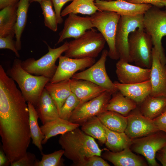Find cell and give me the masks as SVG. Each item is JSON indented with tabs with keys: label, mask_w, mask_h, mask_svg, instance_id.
<instances>
[{
	"label": "cell",
	"mask_w": 166,
	"mask_h": 166,
	"mask_svg": "<svg viewBox=\"0 0 166 166\" xmlns=\"http://www.w3.org/2000/svg\"><path fill=\"white\" fill-rule=\"evenodd\" d=\"M97 117L103 124L110 130L123 132L126 129L127 116L115 112L106 111Z\"/></svg>",
	"instance_id": "29"
},
{
	"label": "cell",
	"mask_w": 166,
	"mask_h": 166,
	"mask_svg": "<svg viewBox=\"0 0 166 166\" xmlns=\"http://www.w3.org/2000/svg\"><path fill=\"white\" fill-rule=\"evenodd\" d=\"M19 0H0V9L2 10L10 4Z\"/></svg>",
	"instance_id": "45"
},
{
	"label": "cell",
	"mask_w": 166,
	"mask_h": 166,
	"mask_svg": "<svg viewBox=\"0 0 166 166\" xmlns=\"http://www.w3.org/2000/svg\"><path fill=\"white\" fill-rule=\"evenodd\" d=\"M40 4L44 16L45 26L52 31H57L58 23L56 14L53 9L51 0H44Z\"/></svg>",
	"instance_id": "34"
},
{
	"label": "cell",
	"mask_w": 166,
	"mask_h": 166,
	"mask_svg": "<svg viewBox=\"0 0 166 166\" xmlns=\"http://www.w3.org/2000/svg\"><path fill=\"white\" fill-rule=\"evenodd\" d=\"M80 125L78 124L60 117L47 122L40 127L45 136L42 144H45L48 140L52 137L73 130L79 127Z\"/></svg>",
	"instance_id": "24"
},
{
	"label": "cell",
	"mask_w": 166,
	"mask_h": 166,
	"mask_svg": "<svg viewBox=\"0 0 166 166\" xmlns=\"http://www.w3.org/2000/svg\"><path fill=\"white\" fill-rule=\"evenodd\" d=\"M81 130L86 134L105 144L106 134L104 126L97 116L90 118L82 124Z\"/></svg>",
	"instance_id": "33"
},
{
	"label": "cell",
	"mask_w": 166,
	"mask_h": 166,
	"mask_svg": "<svg viewBox=\"0 0 166 166\" xmlns=\"http://www.w3.org/2000/svg\"><path fill=\"white\" fill-rule=\"evenodd\" d=\"M63 149L57 150L49 154H45L42 152L41 160H37L34 166H59L62 165L61 157L64 155Z\"/></svg>",
	"instance_id": "35"
},
{
	"label": "cell",
	"mask_w": 166,
	"mask_h": 166,
	"mask_svg": "<svg viewBox=\"0 0 166 166\" xmlns=\"http://www.w3.org/2000/svg\"><path fill=\"white\" fill-rule=\"evenodd\" d=\"M166 145V133L161 131L143 137L132 139L131 150L141 154L149 165L159 166L156 160L157 152Z\"/></svg>",
	"instance_id": "10"
},
{
	"label": "cell",
	"mask_w": 166,
	"mask_h": 166,
	"mask_svg": "<svg viewBox=\"0 0 166 166\" xmlns=\"http://www.w3.org/2000/svg\"><path fill=\"white\" fill-rule=\"evenodd\" d=\"M29 113V124L32 143L42 152V142L45 136L38 123V117L35 106L30 102H27Z\"/></svg>",
	"instance_id": "31"
},
{
	"label": "cell",
	"mask_w": 166,
	"mask_h": 166,
	"mask_svg": "<svg viewBox=\"0 0 166 166\" xmlns=\"http://www.w3.org/2000/svg\"><path fill=\"white\" fill-rule=\"evenodd\" d=\"M19 0L1 10L0 11V37L11 36L14 37L15 36L17 10Z\"/></svg>",
	"instance_id": "23"
},
{
	"label": "cell",
	"mask_w": 166,
	"mask_h": 166,
	"mask_svg": "<svg viewBox=\"0 0 166 166\" xmlns=\"http://www.w3.org/2000/svg\"><path fill=\"white\" fill-rule=\"evenodd\" d=\"M113 93L106 91L89 101L80 102L72 113L69 121L81 125L90 118L107 111V104Z\"/></svg>",
	"instance_id": "12"
},
{
	"label": "cell",
	"mask_w": 166,
	"mask_h": 166,
	"mask_svg": "<svg viewBox=\"0 0 166 166\" xmlns=\"http://www.w3.org/2000/svg\"><path fill=\"white\" fill-rule=\"evenodd\" d=\"M152 63L150 80V95L155 97H166V65L162 64L154 48L152 49Z\"/></svg>",
	"instance_id": "18"
},
{
	"label": "cell",
	"mask_w": 166,
	"mask_h": 166,
	"mask_svg": "<svg viewBox=\"0 0 166 166\" xmlns=\"http://www.w3.org/2000/svg\"><path fill=\"white\" fill-rule=\"evenodd\" d=\"M110 165L100 156L94 155L88 158L82 166H109Z\"/></svg>",
	"instance_id": "39"
},
{
	"label": "cell",
	"mask_w": 166,
	"mask_h": 166,
	"mask_svg": "<svg viewBox=\"0 0 166 166\" xmlns=\"http://www.w3.org/2000/svg\"><path fill=\"white\" fill-rule=\"evenodd\" d=\"M118 90L139 105L151 92L152 87L150 79L134 84H124L117 81L113 82Z\"/></svg>",
	"instance_id": "20"
},
{
	"label": "cell",
	"mask_w": 166,
	"mask_h": 166,
	"mask_svg": "<svg viewBox=\"0 0 166 166\" xmlns=\"http://www.w3.org/2000/svg\"><path fill=\"white\" fill-rule=\"evenodd\" d=\"M64 155L75 166H82L89 157L101 156L102 150L94 138L77 127L61 134L58 140Z\"/></svg>",
	"instance_id": "2"
},
{
	"label": "cell",
	"mask_w": 166,
	"mask_h": 166,
	"mask_svg": "<svg viewBox=\"0 0 166 166\" xmlns=\"http://www.w3.org/2000/svg\"><path fill=\"white\" fill-rule=\"evenodd\" d=\"M138 107V105L131 99L124 96L118 91L113 93L107 104L106 109L127 116Z\"/></svg>",
	"instance_id": "27"
},
{
	"label": "cell",
	"mask_w": 166,
	"mask_h": 166,
	"mask_svg": "<svg viewBox=\"0 0 166 166\" xmlns=\"http://www.w3.org/2000/svg\"><path fill=\"white\" fill-rule=\"evenodd\" d=\"M156 158L163 166H166V145L157 152Z\"/></svg>",
	"instance_id": "43"
},
{
	"label": "cell",
	"mask_w": 166,
	"mask_h": 166,
	"mask_svg": "<svg viewBox=\"0 0 166 166\" xmlns=\"http://www.w3.org/2000/svg\"><path fill=\"white\" fill-rule=\"evenodd\" d=\"M102 156L115 166L147 165L144 160L133 153L130 147L117 152L108 151L103 154Z\"/></svg>",
	"instance_id": "21"
},
{
	"label": "cell",
	"mask_w": 166,
	"mask_h": 166,
	"mask_svg": "<svg viewBox=\"0 0 166 166\" xmlns=\"http://www.w3.org/2000/svg\"><path fill=\"white\" fill-rule=\"evenodd\" d=\"M128 2L135 4H150L159 8L165 7L166 0H128Z\"/></svg>",
	"instance_id": "41"
},
{
	"label": "cell",
	"mask_w": 166,
	"mask_h": 166,
	"mask_svg": "<svg viewBox=\"0 0 166 166\" xmlns=\"http://www.w3.org/2000/svg\"><path fill=\"white\" fill-rule=\"evenodd\" d=\"M105 1H114L115 0H103Z\"/></svg>",
	"instance_id": "47"
},
{
	"label": "cell",
	"mask_w": 166,
	"mask_h": 166,
	"mask_svg": "<svg viewBox=\"0 0 166 166\" xmlns=\"http://www.w3.org/2000/svg\"><path fill=\"white\" fill-rule=\"evenodd\" d=\"M91 29L79 37L69 42L64 55L70 58H95L104 47L106 41L100 33Z\"/></svg>",
	"instance_id": "4"
},
{
	"label": "cell",
	"mask_w": 166,
	"mask_h": 166,
	"mask_svg": "<svg viewBox=\"0 0 166 166\" xmlns=\"http://www.w3.org/2000/svg\"><path fill=\"white\" fill-rule=\"evenodd\" d=\"M65 21L63 30L59 34L56 45L67 38H77L87 30L94 27L90 17H82L77 14L70 13Z\"/></svg>",
	"instance_id": "16"
},
{
	"label": "cell",
	"mask_w": 166,
	"mask_h": 166,
	"mask_svg": "<svg viewBox=\"0 0 166 166\" xmlns=\"http://www.w3.org/2000/svg\"><path fill=\"white\" fill-rule=\"evenodd\" d=\"M144 31L151 37L153 47L161 63L166 65V57L161 40L166 36V10L152 6L144 14Z\"/></svg>",
	"instance_id": "5"
},
{
	"label": "cell",
	"mask_w": 166,
	"mask_h": 166,
	"mask_svg": "<svg viewBox=\"0 0 166 166\" xmlns=\"http://www.w3.org/2000/svg\"><path fill=\"white\" fill-rule=\"evenodd\" d=\"M108 53L107 50H103L97 61L87 69L75 73L72 78L89 81L113 93L118 91L106 71L105 62L108 56Z\"/></svg>",
	"instance_id": "11"
},
{
	"label": "cell",
	"mask_w": 166,
	"mask_h": 166,
	"mask_svg": "<svg viewBox=\"0 0 166 166\" xmlns=\"http://www.w3.org/2000/svg\"><path fill=\"white\" fill-rule=\"evenodd\" d=\"M152 120L160 131L166 133V107L159 116Z\"/></svg>",
	"instance_id": "42"
},
{
	"label": "cell",
	"mask_w": 166,
	"mask_h": 166,
	"mask_svg": "<svg viewBox=\"0 0 166 166\" xmlns=\"http://www.w3.org/2000/svg\"><path fill=\"white\" fill-rule=\"evenodd\" d=\"M35 155L27 152L19 160L10 164L11 166H34L37 160Z\"/></svg>",
	"instance_id": "38"
},
{
	"label": "cell",
	"mask_w": 166,
	"mask_h": 166,
	"mask_svg": "<svg viewBox=\"0 0 166 166\" xmlns=\"http://www.w3.org/2000/svg\"><path fill=\"white\" fill-rule=\"evenodd\" d=\"M13 38L11 36L0 37V49H10L14 53L17 57L19 58L20 55L16 48V41L13 40Z\"/></svg>",
	"instance_id": "37"
},
{
	"label": "cell",
	"mask_w": 166,
	"mask_h": 166,
	"mask_svg": "<svg viewBox=\"0 0 166 166\" xmlns=\"http://www.w3.org/2000/svg\"><path fill=\"white\" fill-rule=\"evenodd\" d=\"M43 0H29V1L30 3L34 2H37L40 3Z\"/></svg>",
	"instance_id": "46"
},
{
	"label": "cell",
	"mask_w": 166,
	"mask_h": 166,
	"mask_svg": "<svg viewBox=\"0 0 166 166\" xmlns=\"http://www.w3.org/2000/svg\"><path fill=\"white\" fill-rule=\"evenodd\" d=\"M45 88L53 101L59 113L66 100L72 93L70 79L56 83L48 82L45 85Z\"/></svg>",
	"instance_id": "25"
},
{
	"label": "cell",
	"mask_w": 166,
	"mask_h": 166,
	"mask_svg": "<svg viewBox=\"0 0 166 166\" xmlns=\"http://www.w3.org/2000/svg\"><path fill=\"white\" fill-rule=\"evenodd\" d=\"M48 52L38 60L30 58L22 61L21 66L26 71L36 76H43L50 79L54 76L57 66L56 62L67 49L69 42L66 41L60 47L52 48L46 43Z\"/></svg>",
	"instance_id": "6"
},
{
	"label": "cell",
	"mask_w": 166,
	"mask_h": 166,
	"mask_svg": "<svg viewBox=\"0 0 166 166\" xmlns=\"http://www.w3.org/2000/svg\"><path fill=\"white\" fill-rule=\"evenodd\" d=\"M121 16L116 12L100 11L90 16L94 27L102 34L108 45V56L113 60L119 59L116 48L115 38Z\"/></svg>",
	"instance_id": "8"
},
{
	"label": "cell",
	"mask_w": 166,
	"mask_h": 166,
	"mask_svg": "<svg viewBox=\"0 0 166 166\" xmlns=\"http://www.w3.org/2000/svg\"><path fill=\"white\" fill-rule=\"evenodd\" d=\"M94 0H73L61 11V16L64 17L71 13L91 15L98 11Z\"/></svg>",
	"instance_id": "32"
},
{
	"label": "cell",
	"mask_w": 166,
	"mask_h": 166,
	"mask_svg": "<svg viewBox=\"0 0 166 166\" xmlns=\"http://www.w3.org/2000/svg\"><path fill=\"white\" fill-rule=\"evenodd\" d=\"M94 2L98 11L113 12L121 16L144 14L152 6L150 4H135L124 0H95Z\"/></svg>",
	"instance_id": "15"
},
{
	"label": "cell",
	"mask_w": 166,
	"mask_h": 166,
	"mask_svg": "<svg viewBox=\"0 0 166 166\" xmlns=\"http://www.w3.org/2000/svg\"><path fill=\"white\" fill-rule=\"evenodd\" d=\"M10 164L2 147L0 150V166H8Z\"/></svg>",
	"instance_id": "44"
},
{
	"label": "cell",
	"mask_w": 166,
	"mask_h": 166,
	"mask_svg": "<svg viewBox=\"0 0 166 166\" xmlns=\"http://www.w3.org/2000/svg\"><path fill=\"white\" fill-rule=\"evenodd\" d=\"M70 85L72 92L80 102L89 101L107 91L93 82L84 80L71 78L70 79Z\"/></svg>",
	"instance_id": "19"
},
{
	"label": "cell",
	"mask_w": 166,
	"mask_h": 166,
	"mask_svg": "<svg viewBox=\"0 0 166 166\" xmlns=\"http://www.w3.org/2000/svg\"><path fill=\"white\" fill-rule=\"evenodd\" d=\"M125 0V1H127L128 0Z\"/></svg>",
	"instance_id": "48"
},
{
	"label": "cell",
	"mask_w": 166,
	"mask_h": 166,
	"mask_svg": "<svg viewBox=\"0 0 166 166\" xmlns=\"http://www.w3.org/2000/svg\"><path fill=\"white\" fill-rule=\"evenodd\" d=\"M127 122L125 133L133 139L146 136L160 131L152 120L143 115L138 107L127 116Z\"/></svg>",
	"instance_id": "14"
},
{
	"label": "cell",
	"mask_w": 166,
	"mask_h": 166,
	"mask_svg": "<svg viewBox=\"0 0 166 166\" xmlns=\"http://www.w3.org/2000/svg\"><path fill=\"white\" fill-rule=\"evenodd\" d=\"M144 14L121 16L115 38L116 48L120 60L131 62L129 54V36L137 29L144 30Z\"/></svg>",
	"instance_id": "9"
},
{
	"label": "cell",
	"mask_w": 166,
	"mask_h": 166,
	"mask_svg": "<svg viewBox=\"0 0 166 166\" xmlns=\"http://www.w3.org/2000/svg\"><path fill=\"white\" fill-rule=\"evenodd\" d=\"M166 107V97H155L150 95L138 105L141 113L151 120L159 116Z\"/></svg>",
	"instance_id": "26"
},
{
	"label": "cell",
	"mask_w": 166,
	"mask_h": 166,
	"mask_svg": "<svg viewBox=\"0 0 166 166\" xmlns=\"http://www.w3.org/2000/svg\"><path fill=\"white\" fill-rule=\"evenodd\" d=\"M104 127L106 137L105 145L109 149L113 152H117L126 148H130L132 139L124 132L114 131L108 129L104 126Z\"/></svg>",
	"instance_id": "28"
},
{
	"label": "cell",
	"mask_w": 166,
	"mask_h": 166,
	"mask_svg": "<svg viewBox=\"0 0 166 166\" xmlns=\"http://www.w3.org/2000/svg\"><path fill=\"white\" fill-rule=\"evenodd\" d=\"M80 103L79 100L72 93L61 108L59 113V117L69 120L72 113Z\"/></svg>",
	"instance_id": "36"
},
{
	"label": "cell",
	"mask_w": 166,
	"mask_h": 166,
	"mask_svg": "<svg viewBox=\"0 0 166 166\" xmlns=\"http://www.w3.org/2000/svg\"><path fill=\"white\" fill-rule=\"evenodd\" d=\"M35 108L38 118L43 124L59 117V113L56 105L45 88Z\"/></svg>",
	"instance_id": "22"
},
{
	"label": "cell",
	"mask_w": 166,
	"mask_h": 166,
	"mask_svg": "<svg viewBox=\"0 0 166 166\" xmlns=\"http://www.w3.org/2000/svg\"><path fill=\"white\" fill-rule=\"evenodd\" d=\"M150 72V68L132 65L120 59L116 64V74L119 82L122 84H134L149 80Z\"/></svg>",
	"instance_id": "17"
},
{
	"label": "cell",
	"mask_w": 166,
	"mask_h": 166,
	"mask_svg": "<svg viewBox=\"0 0 166 166\" xmlns=\"http://www.w3.org/2000/svg\"><path fill=\"white\" fill-rule=\"evenodd\" d=\"M30 4L29 0H19L18 3L15 28L16 45L18 51L22 49L21 38L26 23L27 13Z\"/></svg>",
	"instance_id": "30"
},
{
	"label": "cell",
	"mask_w": 166,
	"mask_h": 166,
	"mask_svg": "<svg viewBox=\"0 0 166 166\" xmlns=\"http://www.w3.org/2000/svg\"><path fill=\"white\" fill-rule=\"evenodd\" d=\"M73 0H51L54 7V11L56 14L57 21L58 24H61L63 19L61 16L62 8L67 2L72 1Z\"/></svg>",
	"instance_id": "40"
},
{
	"label": "cell",
	"mask_w": 166,
	"mask_h": 166,
	"mask_svg": "<svg viewBox=\"0 0 166 166\" xmlns=\"http://www.w3.org/2000/svg\"><path fill=\"white\" fill-rule=\"evenodd\" d=\"M13 81L0 85V136L10 164L27 152L31 141L27 103Z\"/></svg>",
	"instance_id": "1"
},
{
	"label": "cell",
	"mask_w": 166,
	"mask_h": 166,
	"mask_svg": "<svg viewBox=\"0 0 166 166\" xmlns=\"http://www.w3.org/2000/svg\"><path fill=\"white\" fill-rule=\"evenodd\" d=\"M22 62L18 58L15 59L6 73L16 82L26 101L30 102L35 107L45 85L50 79L30 73L22 68Z\"/></svg>",
	"instance_id": "3"
},
{
	"label": "cell",
	"mask_w": 166,
	"mask_h": 166,
	"mask_svg": "<svg viewBox=\"0 0 166 166\" xmlns=\"http://www.w3.org/2000/svg\"><path fill=\"white\" fill-rule=\"evenodd\" d=\"M58 58V65L49 81L51 83L70 79L77 71H83L96 62L95 58L90 57L74 58L61 55Z\"/></svg>",
	"instance_id": "13"
},
{
	"label": "cell",
	"mask_w": 166,
	"mask_h": 166,
	"mask_svg": "<svg viewBox=\"0 0 166 166\" xmlns=\"http://www.w3.org/2000/svg\"><path fill=\"white\" fill-rule=\"evenodd\" d=\"M128 43L131 62L141 67L151 68L153 47L151 36L144 30L138 29L129 35Z\"/></svg>",
	"instance_id": "7"
}]
</instances>
